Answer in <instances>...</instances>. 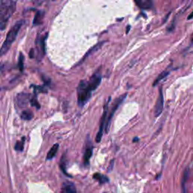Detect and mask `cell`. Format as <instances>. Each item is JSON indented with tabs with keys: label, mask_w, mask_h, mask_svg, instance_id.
Segmentation results:
<instances>
[{
	"label": "cell",
	"mask_w": 193,
	"mask_h": 193,
	"mask_svg": "<svg viewBox=\"0 0 193 193\" xmlns=\"http://www.w3.org/2000/svg\"><path fill=\"white\" fill-rule=\"evenodd\" d=\"M102 80L100 69L96 71L90 79L80 81L77 87V102L79 107H83L90 100L93 92L99 87Z\"/></svg>",
	"instance_id": "6da1fadb"
},
{
	"label": "cell",
	"mask_w": 193,
	"mask_h": 193,
	"mask_svg": "<svg viewBox=\"0 0 193 193\" xmlns=\"http://www.w3.org/2000/svg\"><path fill=\"white\" fill-rule=\"evenodd\" d=\"M17 7V0H0V31L6 28L8 21L14 15Z\"/></svg>",
	"instance_id": "7a4b0ae2"
},
{
	"label": "cell",
	"mask_w": 193,
	"mask_h": 193,
	"mask_svg": "<svg viewBox=\"0 0 193 193\" xmlns=\"http://www.w3.org/2000/svg\"><path fill=\"white\" fill-rule=\"evenodd\" d=\"M24 23V21H22V20L18 21L12 26V29L9 30V32L7 34V36L6 38H5V42H3L1 48H0V58L4 56L5 54L8 52V50L10 49L12 45L13 44V42H15L16 38H17V34H18L21 28L22 27Z\"/></svg>",
	"instance_id": "3957f363"
},
{
	"label": "cell",
	"mask_w": 193,
	"mask_h": 193,
	"mask_svg": "<svg viewBox=\"0 0 193 193\" xmlns=\"http://www.w3.org/2000/svg\"><path fill=\"white\" fill-rule=\"evenodd\" d=\"M127 95H128V94H122V95L119 96V97L116 100V101H115V103H114L113 105H112L111 111H110L108 117H107L106 121V125H105V130H106V133H108L109 129H110V123H111V121H112V117H113V115L115 114V112H116V110H117V109L119 108V106H120L121 103H122V102L125 101V99L126 98Z\"/></svg>",
	"instance_id": "277c9868"
},
{
	"label": "cell",
	"mask_w": 193,
	"mask_h": 193,
	"mask_svg": "<svg viewBox=\"0 0 193 193\" xmlns=\"http://www.w3.org/2000/svg\"><path fill=\"white\" fill-rule=\"evenodd\" d=\"M110 101V97L109 98V101L106 103V104L104 106V110H103V115H102L101 119V124H100V128L99 130L97 132V134L96 137V142L100 143L101 141L102 137L103 134V130L105 129V125H106V117H107V113H108V105Z\"/></svg>",
	"instance_id": "5b68a950"
},
{
	"label": "cell",
	"mask_w": 193,
	"mask_h": 193,
	"mask_svg": "<svg viewBox=\"0 0 193 193\" xmlns=\"http://www.w3.org/2000/svg\"><path fill=\"white\" fill-rule=\"evenodd\" d=\"M164 107V96L163 92H162V88L160 87L159 89V94H158V96L157 98L156 103L155 106V111L154 115L155 117H158L161 114H162V111H163Z\"/></svg>",
	"instance_id": "8992f818"
},
{
	"label": "cell",
	"mask_w": 193,
	"mask_h": 193,
	"mask_svg": "<svg viewBox=\"0 0 193 193\" xmlns=\"http://www.w3.org/2000/svg\"><path fill=\"white\" fill-rule=\"evenodd\" d=\"M93 149H94V147H93L92 143L89 140H87V144H86V148H85V153H84L83 155V162L85 166H87L89 164V162H90L91 158L92 157L93 155Z\"/></svg>",
	"instance_id": "52a82bcc"
},
{
	"label": "cell",
	"mask_w": 193,
	"mask_h": 193,
	"mask_svg": "<svg viewBox=\"0 0 193 193\" xmlns=\"http://www.w3.org/2000/svg\"><path fill=\"white\" fill-rule=\"evenodd\" d=\"M30 94L21 93L17 96V104L20 107H24L27 104V102L30 101Z\"/></svg>",
	"instance_id": "ba28073f"
},
{
	"label": "cell",
	"mask_w": 193,
	"mask_h": 193,
	"mask_svg": "<svg viewBox=\"0 0 193 193\" xmlns=\"http://www.w3.org/2000/svg\"><path fill=\"white\" fill-rule=\"evenodd\" d=\"M134 2L139 8L143 9H149L153 6L152 0H134Z\"/></svg>",
	"instance_id": "9c48e42d"
},
{
	"label": "cell",
	"mask_w": 193,
	"mask_h": 193,
	"mask_svg": "<svg viewBox=\"0 0 193 193\" xmlns=\"http://www.w3.org/2000/svg\"><path fill=\"white\" fill-rule=\"evenodd\" d=\"M45 15V12L43 11H37L35 13V16H34L33 25L34 26H39V25L42 24V21H43Z\"/></svg>",
	"instance_id": "30bf717a"
},
{
	"label": "cell",
	"mask_w": 193,
	"mask_h": 193,
	"mask_svg": "<svg viewBox=\"0 0 193 193\" xmlns=\"http://www.w3.org/2000/svg\"><path fill=\"white\" fill-rule=\"evenodd\" d=\"M62 192H67V193H75L76 192V189L75 185L72 183L69 182H66L64 183L63 188H62Z\"/></svg>",
	"instance_id": "8fae6325"
},
{
	"label": "cell",
	"mask_w": 193,
	"mask_h": 193,
	"mask_svg": "<svg viewBox=\"0 0 193 193\" xmlns=\"http://www.w3.org/2000/svg\"><path fill=\"white\" fill-rule=\"evenodd\" d=\"M93 178H94V180H97L101 184L108 183V182L110 181V179L107 177L106 176H105V175L102 174H100V173H96V174H94L93 175Z\"/></svg>",
	"instance_id": "7c38bea8"
},
{
	"label": "cell",
	"mask_w": 193,
	"mask_h": 193,
	"mask_svg": "<svg viewBox=\"0 0 193 193\" xmlns=\"http://www.w3.org/2000/svg\"><path fill=\"white\" fill-rule=\"evenodd\" d=\"M59 149V144H55L51 148V149L49 150V152L47 154V159L48 160H51L55 156V155L57 154L58 153V150Z\"/></svg>",
	"instance_id": "4fadbf2b"
},
{
	"label": "cell",
	"mask_w": 193,
	"mask_h": 193,
	"mask_svg": "<svg viewBox=\"0 0 193 193\" xmlns=\"http://www.w3.org/2000/svg\"><path fill=\"white\" fill-rule=\"evenodd\" d=\"M21 118L24 120H31L33 118V113L30 110H24L21 115Z\"/></svg>",
	"instance_id": "5bb4252c"
},
{
	"label": "cell",
	"mask_w": 193,
	"mask_h": 193,
	"mask_svg": "<svg viewBox=\"0 0 193 193\" xmlns=\"http://www.w3.org/2000/svg\"><path fill=\"white\" fill-rule=\"evenodd\" d=\"M104 42H99V43H98V44H96V45L94 46V47H93V48H92V49H91L90 51H89L88 52H87V53L86 54V55H85V56L84 57L83 59H82V60H81V62H80V63H82V62H83L84 60H85V58H86L87 57H88L89 55H90V54H91V53H92L93 51H94V52H95V51H97V50H99L100 48H101L102 47V45H103L104 44Z\"/></svg>",
	"instance_id": "9a60e30c"
},
{
	"label": "cell",
	"mask_w": 193,
	"mask_h": 193,
	"mask_svg": "<svg viewBox=\"0 0 193 193\" xmlns=\"http://www.w3.org/2000/svg\"><path fill=\"white\" fill-rule=\"evenodd\" d=\"M170 74V71H164V72H162L161 74L159 75V76H158V77L156 78V79H155V81L154 82V83H153V86H155V85H157L158 83H159L160 81H162V79H164V78L167 77V76Z\"/></svg>",
	"instance_id": "2e32d148"
},
{
	"label": "cell",
	"mask_w": 193,
	"mask_h": 193,
	"mask_svg": "<svg viewBox=\"0 0 193 193\" xmlns=\"http://www.w3.org/2000/svg\"><path fill=\"white\" fill-rule=\"evenodd\" d=\"M24 141H25V137H23L22 140L20 141H17L15 146V149L16 151L22 152L24 150Z\"/></svg>",
	"instance_id": "e0dca14e"
},
{
	"label": "cell",
	"mask_w": 193,
	"mask_h": 193,
	"mask_svg": "<svg viewBox=\"0 0 193 193\" xmlns=\"http://www.w3.org/2000/svg\"><path fill=\"white\" fill-rule=\"evenodd\" d=\"M36 96H37L36 94H34V96H33L31 98H30V103L31 106L35 107L37 110H39V109H40V105H39V103L38 102V100H37Z\"/></svg>",
	"instance_id": "ac0fdd59"
},
{
	"label": "cell",
	"mask_w": 193,
	"mask_h": 193,
	"mask_svg": "<svg viewBox=\"0 0 193 193\" xmlns=\"http://www.w3.org/2000/svg\"><path fill=\"white\" fill-rule=\"evenodd\" d=\"M46 37H47V34H46V35H44V36H42V38L39 39V45H40V48H41V50H42V54H43V56L45 55V54Z\"/></svg>",
	"instance_id": "d6986e66"
},
{
	"label": "cell",
	"mask_w": 193,
	"mask_h": 193,
	"mask_svg": "<svg viewBox=\"0 0 193 193\" xmlns=\"http://www.w3.org/2000/svg\"><path fill=\"white\" fill-rule=\"evenodd\" d=\"M66 156L65 155H63V156H62V158H61V161H60V167L61 168L62 171L67 176H69V174H67V171H66Z\"/></svg>",
	"instance_id": "ffe728a7"
},
{
	"label": "cell",
	"mask_w": 193,
	"mask_h": 193,
	"mask_svg": "<svg viewBox=\"0 0 193 193\" xmlns=\"http://www.w3.org/2000/svg\"><path fill=\"white\" fill-rule=\"evenodd\" d=\"M33 87L34 92L35 94H38V93H46L47 92V89L43 86H36V85H32Z\"/></svg>",
	"instance_id": "44dd1931"
},
{
	"label": "cell",
	"mask_w": 193,
	"mask_h": 193,
	"mask_svg": "<svg viewBox=\"0 0 193 193\" xmlns=\"http://www.w3.org/2000/svg\"><path fill=\"white\" fill-rule=\"evenodd\" d=\"M24 54H23L22 53H21L20 54L19 61H18V67L21 72H23V71H24Z\"/></svg>",
	"instance_id": "7402d4cb"
},
{
	"label": "cell",
	"mask_w": 193,
	"mask_h": 193,
	"mask_svg": "<svg viewBox=\"0 0 193 193\" xmlns=\"http://www.w3.org/2000/svg\"><path fill=\"white\" fill-rule=\"evenodd\" d=\"M188 177H189V168H186L185 171V173H184L183 176V179H182V186H183V191L184 190V188H185V183L187 181V179H188Z\"/></svg>",
	"instance_id": "603a6c76"
},
{
	"label": "cell",
	"mask_w": 193,
	"mask_h": 193,
	"mask_svg": "<svg viewBox=\"0 0 193 193\" xmlns=\"http://www.w3.org/2000/svg\"><path fill=\"white\" fill-rule=\"evenodd\" d=\"M113 165H114V160H112L111 162H110V165L108 167V172H110L112 171V168H113Z\"/></svg>",
	"instance_id": "cb8c5ba5"
},
{
	"label": "cell",
	"mask_w": 193,
	"mask_h": 193,
	"mask_svg": "<svg viewBox=\"0 0 193 193\" xmlns=\"http://www.w3.org/2000/svg\"><path fill=\"white\" fill-rule=\"evenodd\" d=\"M192 18H193V12H192V13H190V15H189L188 16V17H187V19H188V20H191V19H192Z\"/></svg>",
	"instance_id": "d4e9b609"
},
{
	"label": "cell",
	"mask_w": 193,
	"mask_h": 193,
	"mask_svg": "<svg viewBox=\"0 0 193 193\" xmlns=\"http://www.w3.org/2000/svg\"><path fill=\"white\" fill-rule=\"evenodd\" d=\"M130 28V26H128V28H127V30H126V33H128Z\"/></svg>",
	"instance_id": "484cf974"
},
{
	"label": "cell",
	"mask_w": 193,
	"mask_h": 193,
	"mask_svg": "<svg viewBox=\"0 0 193 193\" xmlns=\"http://www.w3.org/2000/svg\"><path fill=\"white\" fill-rule=\"evenodd\" d=\"M138 140H139V139L137 138V137H135V138L133 140V142H137Z\"/></svg>",
	"instance_id": "4316f807"
},
{
	"label": "cell",
	"mask_w": 193,
	"mask_h": 193,
	"mask_svg": "<svg viewBox=\"0 0 193 193\" xmlns=\"http://www.w3.org/2000/svg\"><path fill=\"white\" fill-rule=\"evenodd\" d=\"M192 42L193 43V37H192Z\"/></svg>",
	"instance_id": "83f0119b"
}]
</instances>
